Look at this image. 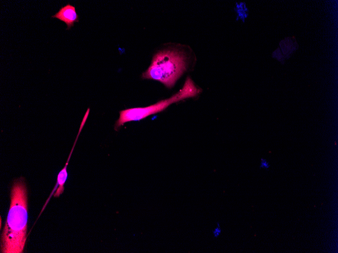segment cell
Masks as SVG:
<instances>
[{
  "label": "cell",
  "mask_w": 338,
  "mask_h": 253,
  "mask_svg": "<svg viewBox=\"0 0 338 253\" xmlns=\"http://www.w3.org/2000/svg\"><path fill=\"white\" fill-rule=\"evenodd\" d=\"M28 192L25 179L14 181L11 190V203L1 236L2 253H22L28 228Z\"/></svg>",
  "instance_id": "obj_1"
},
{
  "label": "cell",
  "mask_w": 338,
  "mask_h": 253,
  "mask_svg": "<svg viewBox=\"0 0 338 253\" xmlns=\"http://www.w3.org/2000/svg\"><path fill=\"white\" fill-rule=\"evenodd\" d=\"M187 57L177 51H163L155 54L143 79L158 81L171 88L186 71Z\"/></svg>",
  "instance_id": "obj_2"
},
{
  "label": "cell",
  "mask_w": 338,
  "mask_h": 253,
  "mask_svg": "<svg viewBox=\"0 0 338 253\" xmlns=\"http://www.w3.org/2000/svg\"><path fill=\"white\" fill-rule=\"evenodd\" d=\"M201 91L195 86L190 78L188 77L183 88L171 98L148 107L130 108L121 111L120 118L115 123L114 129L117 130L125 123L141 121L151 115L161 112L173 103L197 95Z\"/></svg>",
  "instance_id": "obj_3"
},
{
  "label": "cell",
  "mask_w": 338,
  "mask_h": 253,
  "mask_svg": "<svg viewBox=\"0 0 338 253\" xmlns=\"http://www.w3.org/2000/svg\"><path fill=\"white\" fill-rule=\"evenodd\" d=\"M52 17L58 19L66 23L67 26V31L74 27L75 23L79 22L78 15L76 13L75 7L70 4L62 7Z\"/></svg>",
  "instance_id": "obj_4"
},
{
  "label": "cell",
  "mask_w": 338,
  "mask_h": 253,
  "mask_svg": "<svg viewBox=\"0 0 338 253\" xmlns=\"http://www.w3.org/2000/svg\"><path fill=\"white\" fill-rule=\"evenodd\" d=\"M78 138V137H76V139L75 140V144L74 145V147L73 148V149L70 154L69 158H68V160L67 161V162L66 163V164L64 168L60 171V172L59 173L57 177V183L56 184V186L55 187V188L53 190L52 193L51 194V196L52 194H53V192L56 190V191L54 194V197H59L60 196L61 194H62L65 190V188L64 186L66 183V182L67 181V180L68 179V174L67 172V166L69 164V162L70 161V158L71 157V155L73 153V150L75 147V143L77 141V139ZM51 196L49 197L48 199V200H47V202H48L49 200L50 199Z\"/></svg>",
  "instance_id": "obj_5"
},
{
  "label": "cell",
  "mask_w": 338,
  "mask_h": 253,
  "mask_svg": "<svg viewBox=\"0 0 338 253\" xmlns=\"http://www.w3.org/2000/svg\"><path fill=\"white\" fill-rule=\"evenodd\" d=\"M280 49L286 59H289L291 55L295 52L299 45H298L295 37H286L280 43Z\"/></svg>",
  "instance_id": "obj_6"
},
{
  "label": "cell",
  "mask_w": 338,
  "mask_h": 253,
  "mask_svg": "<svg viewBox=\"0 0 338 253\" xmlns=\"http://www.w3.org/2000/svg\"><path fill=\"white\" fill-rule=\"evenodd\" d=\"M272 57L276 59L278 61H279L282 63L284 64L286 58L285 56L283 55L282 52L280 48H277L275 51L272 53Z\"/></svg>",
  "instance_id": "obj_7"
},
{
  "label": "cell",
  "mask_w": 338,
  "mask_h": 253,
  "mask_svg": "<svg viewBox=\"0 0 338 253\" xmlns=\"http://www.w3.org/2000/svg\"><path fill=\"white\" fill-rule=\"evenodd\" d=\"M222 229L220 223H217L216 226L212 230V235L214 238L217 239L221 236L222 233Z\"/></svg>",
  "instance_id": "obj_8"
},
{
  "label": "cell",
  "mask_w": 338,
  "mask_h": 253,
  "mask_svg": "<svg viewBox=\"0 0 338 253\" xmlns=\"http://www.w3.org/2000/svg\"><path fill=\"white\" fill-rule=\"evenodd\" d=\"M270 164L265 159H262L261 162V167L263 169H268L270 168Z\"/></svg>",
  "instance_id": "obj_9"
}]
</instances>
